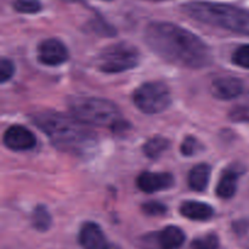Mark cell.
I'll return each mask as SVG.
<instances>
[{"mask_svg": "<svg viewBox=\"0 0 249 249\" xmlns=\"http://www.w3.org/2000/svg\"><path fill=\"white\" fill-rule=\"evenodd\" d=\"M145 39L158 56L180 67L202 68L212 62L211 49L191 32L157 22L146 28Z\"/></svg>", "mask_w": 249, "mask_h": 249, "instance_id": "6da1fadb", "label": "cell"}, {"mask_svg": "<svg viewBox=\"0 0 249 249\" xmlns=\"http://www.w3.org/2000/svg\"><path fill=\"white\" fill-rule=\"evenodd\" d=\"M33 122L61 151L75 156H88L96 147L95 134L74 117L44 111L36 113Z\"/></svg>", "mask_w": 249, "mask_h": 249, "instance_id": "7a4b0ae2", "label": "cell"}, {"mask_svg": "<svg viewBox=\"0 0 249 249\" xmlns=\"http://www.w3.org/2000/svg\"><path fill=\"white\" fill-rule=\"evenodd\" d=\"M184 11L197 21L249 36V11L246 10L225 4L192 2L184 6Z\"/></svg>", "mask_w": 249, "mask_h": 249, "instance_id": "3957f363", "label": "cell"}, {"mask_svg": "<svg viewBox=\"0 0 249 249\" xmlns=\"http://www.w3.org/2000/svg\"><path fill=\"white\" fill-rule=\"evenodd\" d=\"M73 117L85 125L116 126L119 123V109L113 102L97 97H75L70 101Z\"/></svg>", "mask_w": 249, "mask_h": 249, "instance_id": "277c9868", "label": "cell"}, {"mask_svg": "<svg viewBox=\"0 0 249 249\" xmlns=\"http://www.w3.org/2000/svg\"><path fill=\"white\" fill-rule=\"evenodd\" d=\"M139 63V53L129 44L108 46L99 57V68L106 73H119L131 70Z\"/></svg>", "mask_w": 249, "mask_h": 249, "instance_id": "5b68a950", "label": "cell"}, {"mask_svg": "<svg viewBox=\"0 0 249 249\" xmlns=\"http://www.w3.org/2000/svg\"><path fill=\"white\" fill-rule=\"evenodd\" d=\"M170 91L163 83L152 82L141 85L134 94L136 107L143 113L155 114L162 112L169 106Z\"/></svg>", "mask_w": 249, "mask_h": 249, "instance_id": "8992f818", "label": "cell"}, {"mask_svg": "<svg viewBox=\"0 0 249 249\" xmlns=\"http://www.w3.org/2000/svg\"><path fill=\"white\" fill-rule=\"evenodd\" d=\"M39 61L48 66H58L66 62L68 51L65 44L57 39H46L38 48Z\"/></svg>", "mask_w": 249, "mask_h": 249, "instance_id": "52a82bcc", "label": "cell"}, {"mask_svg": "<svg viewBox=\"0 0 249 249\" xmlns=\"http://www.w3.org/2000/svg\"><path fill=\"white\" fill-rule=\"evenodd\" d=\"M4 143L14 151L31 150L36 146V136L27 128L21 125L10 126L4 134Z\"/></svg>", "mask_w": 249, "mask_h": 249, "instance_id": "ba28073f", "label": "cell"}, {"mask_svg": "<svg viewBox=\"0 0 249 249\" xmlns=\"http://www.w3.org/2000/svg\"><path fill=\"white\" fill-rule=\"evenodd\" d=\"M174 185V178L168 173L145 172L138 178V186L146 194L167 190Z\"/></svg>", "mask_w": 249, "mask_h": 249, "instance_id": "9c48e42d", "label": "cell"}, {"mask_svg": "<svg viewBox=\"0 0 249 249\" xmlns=\"http://www.w3.org/2000/svg\"><path fill=\"white\" fill-rule=\"evenodd\" d=\"M79 242L84 249H107L106 237L99 225L94 223H87L83 225L79 233Z\"/></svg>", "mask_w": 249, "mask_h": 249, "instance_id": "30bf717a", "label": "cell"}, {"mask_svg": "<svg viewBox=\"0 0 249 249\" xmlns=\"http://www.w3.org/2000/svg\"><path fill=\"white\" fill-rule=\"evenodd\" d=\"M212 94L220 100H231L242 92L243 84L240 79L233 77L219 78L212 84Z\"/></svg>", "mask_w": 249, "mask_h": 249, "instance_id": "8fae6325", "label": "cell"}, {"mask_svg": "<svg viewBox=\"0 0 249 249\" xmlns=\"http://www.w3.org/2000/svg\"><path fill=\"white\" fill-rule=\"evenodd\" d=\"M180 213L191 220L204 221L211 219L214 215V211L209 204L196 201L184 202L180 207Z\"/></svg>", "mask_w": 249, "mask_h": 249, "instance_id": "7c38bea8", "label": "cell"}, {"mask_svg": "<svg viewBox=\"0 0 249 249\" xmlns=\"http://www.w3.org/2000/svg\"><path fill=\"white\" fill-rule=\"evenodd\" d=\"M238 174L233 169H226L216 186V195L220 198H231L237 190Z\"/></svg>", "mask_w": 249, "mask_h": 249, "instance_id": "4fadbf2b", "label": "cell"}, {"mask_svg": "<svg viewBox=\"0 0 249 249\" xmlns=\"http://www.w3.org/2000/svg\"><path fill=\"white\" fill-rule=\"evenodd\" d=\"M211 178V167L208 164L196 165L189 174V185L195 191L202 192L207 189Z\"/></svg>", "mask_w": 249, "mask_h": 249, "instance_id": "5bb4252c", "label": "cell"}, {"mask_svg": "<svg viewBox=\"0 0 249 249\" xmlns=\"http://www.w3.org/2000/svg\"><path fill=\"white\" fill-rule=\"evenodd\" d=\"M158 241L163 249H178L184 243L185 235L177 226H168L160 233Z\"/></svg>", "mask_w": 249, "mask_h": 249, "instance_id": "9a60e30c", "label": "cell"}, {"mask_svg": "<svg viewBox=\"0 0 249 249\" xmlns=\"http://www.w3.org/2000/svg\"><path fill=\"white\" fill-rule=\"evenodd\" d=\"M169 147V141L162 136H156L143 145V152L150 158H158Z\"/></svg>", "mask_w": 249, "mask_h": 249, "instance_id": "2e32d148", "label": "cell"}, {"mask_svg": "<svg viewBox=\"0 0 249 249\" xmlns=\"http://www.w3.org/2000/svg\"><path fill=\"white\" fill-rule=\"evenodd\" d=\"M33 225L40 231H46L51 225V216L44 206L36 207L33 212Z\"/></svg>", "mask_w": 249, "mask_h": 249, "instance_id": "e0dca14e", "label": "cell"}, {"mask_svg": "<svg viewBox=\"0 0 249 249\" xmlns=\"http://www.w3.org/2000/svg\"><path fill=\"white\" fill-rule=\"evenodd\" d=\"M219 246V240L216 235L209 233V235L199 237L191 243V249H216Z\"/></svg>", "mask_w": 249, "mask_h": 249, "instance_id": "ac0fdd59", "label": "cell"}, {"mask_svg": "<svg viewBox=\"0 0 249 249\" xmlns=\"http://www.w3.org/2000/svg\"><path fill=\"white\" fill-rule=\"evenodd\" d=\"M14 7L22 14H36L41 9V4L39 0H16Z\"/></svg>", "mask_w": 249, "mask_h": 249, "instance_id": "d6986e66", "label": "cell"}, {"mask_svg": "<svg viewBox=\"0 0 249 249\" xmlns=\"http://www.w3.org/2000/svg\"><path fill=\"white\" fill-rule=\"evenodd\" d=\"M232 60L240 67L249 68V45L240 46L233 53Z\"/></svg>", "mask_w": 249, "mask_h": 249, "instance_id": "ffe728a7", "label": "cell"}, {"mask_svg": "<svg viewBox=\"0 0 249 249\" xmlns=\"http://www.w3.org/2000/svg\"><path fill=\"white\" fill-rule=\"evenodd\" d=\"M15 72V66L7 58H1L0 61V82L5 83L9 79H11V77L14 75Z\"/></svg>", "mask_w": 249, "mask_h": 249, "instance_id": "44dd1931", "label": "cell"}, {"mask_svg": "<svg viewBox=\"0 0 249 249\" xmlns=\"http://www.w3.org/2000/svg\"><path fill=\"white\" fill-rule=\"evenodd\" d=\"M143 213L147 214V215H163L167 212V207L164 204L160 203V202H147L142 206Z\"/></svg>", "mask_w": 249, "mask_h": 249, "instance_id": "7402d4cb", "label": "cell"}, {"mask_svg": "<svg viewBox=\"0 0 249 249\" xmlns=\"http://www.w3.org/2000/svg\"><path fill=\"white\" fill-rule=\"evenodd\" d=\"M201 148L198 141L192 136H187L181 145V152L184 156H192Z\"/></svg>", "mask_w": 249, "mask_h": 249, "instance_id": "603a6c76", "label": "cell"}, {"mask_svg": "<svg viewBox=\"0 0 249 249\" xmlns=\"http://www.w3.org/2000/svg\"><path fill=\"white\" fill-rule=\"evenodd\" d=\"M107 1H109V0H107Z\"/></svg>", "mask_w": 249, "mask_h": 249, "instance_id": "cb8c5ba5", "label": "cell"}, {"mask_svg": "<svg viewBox=\"0 0 249 249\" xmlns=\"http://www.w3.org/2000/svg\"><path fill=\"white\" fill-rule=\"evenodd\" d=\"M114 249H117V248H114Z\"/></svg>", "mask_w": 249, "mask_h": 249, "instance_id": "d4e9b609", "label": "cell"}]
</instances>
